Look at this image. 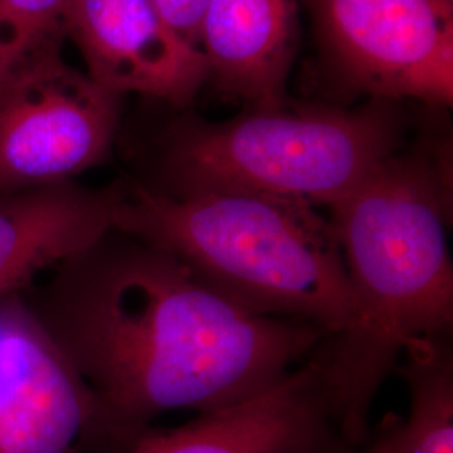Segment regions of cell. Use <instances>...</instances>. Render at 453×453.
<instances>
[{"instance_id": "cell-8", "label": "cell", "mask_w": 453, "mask_h": 453, "mask_svg": "<svg viewBox=\"0 0 453 453\" xmlns=\"http://www.w3.org/2000/svg\"><path fill=\"white\" fill-rule=\"evenodd\" d=\"M65 34L81 50L88 76L118 96L183 104L209 76L202 50L181 39L151 0H73Z\"/></svg>"}, {"instance_id": "cell-9", "label": "cell", "mask_w": 453, "mask_h": 453, "mask_svg": "<svg viewBox=\"0 0 453 453\" xmlns=\"http://www.w3.org/2000/svg\"><path fill=\"white\" fill-rule=\"evenodd\" d=\"M336 434L311 357L274 387L173 428L146 430L128 453H311Z\"/></svg>"}, {"instance_id": "cell-5", "label": "cell", "mask_w": 453, "mask_h": 453, "mask_svg": "<svg viewBox=\"0 0 453 453\" xmlns=\"http://www.w3.org/2000/svg\"><path fill=\"white\" fill-rule=\"evenodd\" d=\"M118 119V95L61 50L41 56L0 88V194L73 181L104 162Z\"/></svg>"}, {"instance_id": "cell-14", "label": "cell", "mask_w": 453, "mask_h": 453, "mask_svg": "<svg viewBox=\"0 0 453 453\" xmlns=\"http://www.w3.org/2000/svg\"><path fill=\"white\" fill-rule=\"evenodd\" d=\"M166 24L181 39L198 48L200 22L209 0H151Z\"/></svg>"}, {"instance_id": "cell-10", "label": "cell", "mask_w": 453, "mask_h": 453, "mask_svg": "<svg viewBox=\"0 0 453 453\" xmlns=\"http://www.w3.org/2000/svg\"><path fill=\"white\" fill-rule=\"evenodd\" d=\"M121 195L74 181L0 194V303L108 235Z\"/></svg>"}, {"instance_id": "cell-15", "label": "cell", "mask_w": 453, "mask_h": 453, "mask_svg": "<svg viewBox=\"0 0 453 453\" xmlns=\"http://www.w3.org/2000/svg\"><path fill=\"white\" fill-rule=\"evenodd\" d=\"M311 453H368L365 443L355 445L341 438L338 434H334L329 440H326L323 445H319L316 450Z\"/></svg>"}, {"instance_id": "cell-11", "label": "cell", "mask_w": 453, "mask_h": 453, "mask_svg": "<svg viewBox=\"0 0 453 453\" xmlns=\"http://www.w3.org/2000/svg\"><path fill=\"white\" fill-rule=\"evenodd\" d=\"M297 35V0H209L198 49L209 76L254 108L284 101Z\"/></svg>"}, {"instance_id": "cell-1", "label": "cell", "mask_w": 453, "mask_h": 453, "mask_svg": "<svg viewBox=\"0 0 453 453\" xmlns=\"http://www.w3.org/2000/svg\"><path fill=\"white\" fill-rule=\"evenodd\" d=\"M56 271L39 319L89 389L96 430L130 447L162 413H211L274 387L327 338L243 311L116 228Z\"/></svg>"}, {"instance_id": "cell-6", "label": "cell", "mask_w": 453, "mask_h": 453, "mask_svg": "<svg viewBox=\"0 0 453 453\" xmlns=\"http://www.w3.org/2000/svg\"><path fill=\"white\" fill-rule=\"evenodd\" d=\"M344 73L380 97L452 104L453 0H321Z\"/></svg>"}, {"instance_id": "cell-7", "label": "cell", "mask_w": 453, "mask_h": 453, "mask_svg": "<svg viewBox=\"0 0 453 453\" xmlns=\"http://www.w3.org/2000/svg\"><path fill=\"white\" fill-rule=\"evenodd\" d=\"M96 403L33 311L0 303V453H65Z\"/></svg>"}, {"instance_id": "cell-12", "label": "cell", "mask_w": 453, "mask_h": 453, "mask_svg": "<svg viewBox=\"0 0 453 453\" xmlns=\"http://www.w3.org/2000/svg\"><path fill=\"white\" fill-rule=\"evenodd\" d=\"M452 334L408 344L398 363L410 413H388L363 441L368 453H453Z\"/></svg>"}, {"instance_id": "cell-13", "label": "cell", "mask_w": 453, "mask_h": 453, "mask_svg": "<svg viewBox=\"0 0 453 453\" xmlns=\"http://www.w3.org/2000/svg\"><path fill=\"white\" fill-rule=\"evenodd\" d=\"M73 0H0V88L41 56L61 50Z\"/></svg>"}, {"instance_id": "cell-3", "label": "cell", "mask_w": 453, "mask_h": 453, "mask_svg": "<svg viewBox=\"0 0 453 453\" xmlns=\"http://www.w3.org/2000/svg\"><path fill=\"white\" fill-rule=\"evenodd\" d=\"M114 228L168 252L209 289L252 314L327 336L351 314L340 242L316 207L265 195L125 192Z\"/></svg>"}, {"instance_id": "cell-4", "label": "cell", "mask_w": 453, "mask_h": 453, "mask_svg": "<svg viewBox=\"0 0 453 453\" xmlns=\"http://www.w3.org/2000/svg\"><path fill=\"white\" fill-rule=\"evenodd\" d=\"M400 121L383 104L254 108L224 123L170 131L160 187L170 196L234 192L331 207L396 151ZM150 188V187H148Z\"/></svg>"}, {"instance_id": "cell-2", "label": "cell", "mask_w": 453, "mask_h": 453, "mask_svg": "<svg viewBox=\"0 0 453 453\" xmlns=\"http://www.w3.org/2000/svg\"><path fill=\"white\" fill-rule=\"evenodd\" d=\"M351 294L340 333L312 353L334 430L361 445L372 400L410 342L452 334V183L435 153H393L329 207Z\"/></svg>"}]
</instances>
